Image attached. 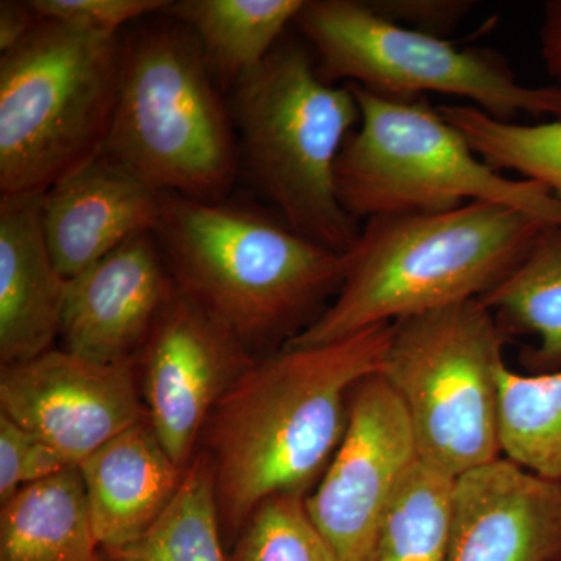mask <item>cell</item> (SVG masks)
I'll return each instance as SVG.
<instances>
[{"mask_svg": "<svg viewBox=\"0 0 561 561\" xmlns=\"http://www.w3.org/2000/svg\"><path fill=\"white\" fill-rule=\"evenodd\" d=\"M415 434L398 394L379 373L354 387L337 451L306 511L342 561L370 560L394 491L419 459Z\"/></svg>", "mask_w": 561, "mask_h": 561, "instance_id": "10", "label": "cell"}, {"mask_svg": "<svg viewBox=\"0 0 561 561\" xmlns=\"http://www.w3.org/2000/svg\"><path fill=\"white\" fill-rule=\"evenodd\" d=\"M313 57L298 41L280 39L232 84L239 169L291 230L346 254L360 230L339 201L335 164L360 108L346 84L321 79Z\"/></svg>", "mask_w": 561, "mask_h": 561, "instance_id": "4", "label": "cell"}, {"mask_svg": "<svg viewBox=\"0 0 561 561\" xmlns=\"http://www.w3.org/2000/svg\"><path fill=\"white\" fill-rule=\"evenodd\" d=\"M494 171H515L561 202V121L523 125L494 119L474 106H438Z\"/></svg>", "mask_w": 561, "mask_h": 561, "instance_id": "24", "label": "cell"}, {"mask_svg": "<svg viewBox=\"0 0 561 561\" xmlns=\"http://www.w3.org/2000/svg\"><path fill=\"white\" fill-rule=\"evenodd\" d=\"M39 22L38 14L32 9L31 2L2 0L0 2V51L16 49Z\"/></svg>", "mask_w": 561, "mask_h": 561, "instance_id": "29", "label": "cell"}, {"mask_svg": "<svg viewBox=\"0 0 561 561\" xmlns=\"http://www.w3.org/2000/svg\"><path fill=\"white\" fill-rule=\"evenodd\" d=\"M379 16L446 39L474 10L472 0H365Z\"/></svg>", "mask_w": 561, "mask_h": 561, "instance_id": "27", "label": "cell"}, {"mask_svg": "<svg viewBox=\"0 0 561 561\" xmlns=\"http://www.w3.org/2000/svg\"><path fill=\"white\" fill-rule=\"evenodd\" d=\"M121 68L119 38L43 18L0 57V195L44 194L102 153Z\"/></svg>", "mask_w": 561, "mask_h": 561, "instance_id": "7", "label": "cell"}, {"mask_svg": "<svg viewBox=\"0 0 561 561\" xmlns=\"http://www.w3.org/2000/svg\"><path fill=\"white\" fill-rule=\"evenodd\" d=\"M321 79L391 99L456 95L497 121L519 114L561 121V88L527 87L500 51L459 47L379 16L365 0H306L295 20Z\"/></svg>", "mask_w": 561, "mask_h": 561, "instance_id": "9", "label": "cell"}, {"mask_svg": "<svg viewBox=\"0 0 561 561\" xmlns=\"http://www.w3.org/2000/svg\"><path fill=\"white\" fill-rule=\"evenodd\" d=\"M541 55L549 76L561 88V0L545 3L540 31Z\"/></svg>", "mask_w": 561, "mask_h": 561, "instance_id": "30", "label": "cell"}, {"mask_svg": "<svg viewBox=\"0 0 561 561\" xmlns=\"http://www.w3.org/2000/svg\"><path fill=\"white\" fill-rule=\"evenodd\" d=\"M79 467L22 486L0 511V561H99Z\"/></svg>", "mask_w": 561, "mask_h": 561, "instance_id": "18", "label": "cell"}, {"mask_svg": "<svg viewBox=\"0 0 561 561\" xmlns=\"http://www.w3.org/2000/svg\"><path fill=\"white\" fill-rule=\"evenodd\" d=\"M548 224L502 203L373 217L345 254L341 290L286 348L348 339L381 323L479 300L518 268Z\"/></svg>", "mask_w": 561, "mask_h": 561, "instance_id": "2", "label": "cell"}, {"mask_svg": "<svg viewBox=\"0 0 561 561\" xmlns=\"http://www.w3.org/2000/svg\"><path fill=\"white\" fill-rule=\"evenodd\" d=\"M390 334L381 323L328 345L280 346L225 394L203 432L225 540L268 497L308 496L341 445L354 387L381 370Z\"/></svg>", "mask_w": 561, "mask_h": 561, "instance_id": "1", "label": "cell"}, {"mask_svg": "<svg viewBox=\"0 0 561 561\" xmlns=\"http://www.w3.org/2000/svg\"><path fill=\"white\" fill-rule=\"evenodd\" d=\"M25 430L0 412V504L22 489L21 461Z\"/></svg>", "mask_w": 561, "mask_h": 561, "instance_id": "28", "label": "cell"}, {"mask_svg": "<svg viewBox=\"0 0 561 561\" xmlns=\"http://www.w3.org/2000/svg\"><path fill=\"white\" fill-rule=\"evenodd\" d=\"M208 454H195L175 500L142 537L101 549L99 561H228Z\"/></svg>", "mask_w": 561, "mask_h": 561, "instance_id": "21", "label": "cell"}, {"mask_svg": "<svg viewBox=\"0 0 561 561\" xmlns=\"http://www.w3.org/2000/svg\"><path fill=\"white\" fill-rule=\"evenodd\" d=\"M445 561H561V482L505 457L456 478Z\"/></svg>", "mask_w": 561, "mask_h": 561, "instance_id": "14", "label": "cell"}, {"mask_svg": "<svg viewBox=\"0 0 561 561\" xmlns=\"http://www.w3.org/2000/svg\"><path fill=\"white\" fill-rule=\"evenodd\" d=\"M160 216V192L102 153L44 192L41 205L47 245L66 279L157 230Z\"/></svg>", "mask_w": 561, "mask_h": 561, "instance_id": "15", "label": "cell"}, {"mask_svg": "<svg viewBox=\"0 0 561 561\" xmlns=\"http://www.w3.org/2000/svg\"><path fill=\"white\" fill-rule=\"evenodd\" d=\"M479 300L508 334L538 339L522 354L529 370H561V227H546L518 268Z\"/></svg>", "mask_w": 561, "mask_h": 561, "instance_id": "20", "label": "cell"}, {"mask_svg": "<svg viewBox=\"0 0 561 561\" xmlns=\"http://www.w3.org/2000/svg\"><path fill=\"white\" fill-rule=\"evenodd\" d=\"M454 483V476L419 457L383 513L368 561H445Z\"/></svg>", "mask_w": 561, "mask_h": 561, "instance_id": "22", "label": "cell"}, {"mask_svg": "<svg viewBox=\"0 0 561 561\" xmlns=\"http://www.w3.org/2000/svg\"><path fill=\"white\" fill-rule=\"evenodd\" d=\"M511 339L481 300L391 323L379 375L408 412L421 459L454 478L502 457L500 375Z\"/></svg>", "mask_w": 561, "mask_h": 561, "instance_id": "8", "label": "cell"}, {"mask_svg": "<svg viewBox=\"0 0 561 561\" xmlns=\"http://www.w3.org/2000/svg\"><path fill=\"white\" fill-rule=\"evenodd\" d=\"M168 0H32L31 7L43 20L62 22L101 38H119L128 22L164 13Z\"/></svg>", "mask_w": 561, "mask_h": 561, "instance_id": "26", "label": "cell"}, {"mask_svg": "<svg viewBox=\"0 0 561 561\" xmlns=\"http://www.w3.org/2000/svg\"><path fill=\"white\" fill-rule=\"evenodd\" d=\"M249 350L175 287L139 354L147 419L184 470L214 409L256 360Z\"/></svg>", "mask_w": 561, "mask_h": 561, "instance_id": "11", "label": "cell"}, {"mask_svg": "<svg viewBox=\"0 0 561 561\" xmlns=\"http://www.w3.org/2000/svg\"><path fill=\"white\" fill-rule=\"evenodd\" d=\"M43 194L0 195V360L20 364L51 350L61 332L68 279L51 257Z\"/></svg>", "mask_w": 561, "mask_h": 561, "instance_id": "16", "label": "cell"}, {"mask_svg": "<svg viewBox=\"0 0 561 561\" xmlns=\"http://www.w3.org/2000/svg\"><path fill=\"white\" fill-rule=\"evenodd\" d=\"M360 122L335 164L342 208L354 220L438 214L502 203L561 227V202L540 183L505 179L471 149L426 95L391 99L346 83Z\"/></svg>", "mask_w": 561, "mask_h": 561, "instance_id": "6", "label": "cell"}, {"mask_svg": "<svg viewBox=\"0 0 561 561\" xmlns=\"http://www.w3.org/2000/svg\"><path fill=\"white\" fill-rule=\"evenodd\" d=\"M154 236L176 286L249 348L286 345L343 283L345 254L302 238L278 214L161 194Z\"/></svg>", "mask_w": 561, "mask_h": 561, "instance_id": "3", "label": "cell"}, {"mask_svg": "<svg viewBox=\"0 0 561 561\" xmlns=\"http://www.w3.org/2000/svg\"><path fill=\"white\" fill-rule=\"evenodd\" d=\"M175 287L154 231L135 236L68 279L62 350L98 364L136 360Z\"/></svg>", "mask_w": 561, "mask_h": 561, "instance_id": "13", "label": "cell"}, {"mask_svg": "<svg viewBox=\"0 0 561 561\" xmlns=\"http://www.w3.org/2000/svg\"><path fill=\"white\" fill-rule=\"evenodd\" d=\"M306 0H180L164 13L201 43L210 70L234 84L283 39Z\"/></svg>", "mask_w": 561, "mask_h": 561, "instance_id": "19", "label": "cell"}, {"mask_svg": "<svg viewBox=\"0 0 561 561\" xmlns=\"http://www.w3.org/2000/svg\"><path fill=\"white\" fill-rule=\"evenodd\" d=\"M79 470L101 549L142 537L175 500L186 471L165 451L147 416L92 453Z\"/></svg>", "mask_w": 561, "mask_h": 561, "instance_id": "17", "label": "cell"}, {"mask_svg": "<svg viewBox=\"0 0 561 561\" xmlns=\"http://www.w3.org/2000/svg\"><path fill=\"white\" fill-rule=\"evenodd\" d=\"M228 561H342L306 511L305 494H275L257 505Z\"/></svg>", "mask_w": 561, "mask_h": 561, "instance_id": "25", "label": "cell"}, {"mask_svg": "<svg viewBox=\"0 0 561 561\" xmlns=\"http://www.w3.org/2000/svg\"><path fill=\"white\" fill-rule=\"evenodd\" d=\"M102 154L160 194L227 198L241 172L234 121L186 27L151 25L122 43L119 92Z\"/></svg>", "mask_w": 561, "mask_h": 561, "instance_id": "5", "label": "cell"}, {"mask_svg": "<svg viewBox=\"0 0 561 561\" xmlns=\"http://www.w3.org/2000/svg\"><path fill=\"white\" fill-rule=\"evenodd\" d=\"M502 456L524 470L561 482V370L500 375Z\"/></svg>", "mask_w": 561, "mask_h": 561, "instance_id": "23", "label": "cell"}, {"mask_svg": "<svg viewBox=\"0 0 561 561\" xmlns=\"http://www.w3.org/2000/svg\"><path fill=\"white\" fill-rule=\"evenodd\" d=\"M0 408L76 467L147 416L136 360L98 364L54 348L3 365Z\"/></svg>", "mask_w": 561, "mask_h": 561, "instance_id": "12", "label": "cell"}]
</instances>
